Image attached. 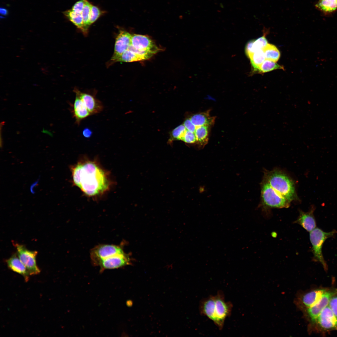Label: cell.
<instances>
[{"label":"cell","mask_w":337,"mask_h":337,"mask_svg":"<svg viewBox=\"0 0 337 337\" xmlns=\"http://www.w3.org/2000/svg\"><path fill=\"white\" fill-rule=\"evenodd\" d=\"M150 58L149 56L139 54L128 49L116 60L115 62H130L145 60Z\"/></svg>","instance_id":"obj_22"},{"label":"cell","mask_w":337,"mask_h":337,"mask_svg":"<svg viewBox=\"0 0 337 337\" xmlns=\"http://www.w3.org/2000/svg\"><path fill=\"white\" fill-rule=\"evenodd\" d=\"M86 0H80L76 2L73 6L71 10L74 12L81 14Z\"/></svg>","instance_id":"obj_31"},{"label":"cell","mask_w":337,"mask_h":337,"mask_svg":"<svg viewBox=\"0 0 337 337\" xmlns=\"http://www.w3.org/2000/svg\"><path fill=\"white\" fill-rule=\"evenodd\" d=\"M64 13L65 15L77 28L80 29L85 34H87V32L85 28L81 13H76L71 10L66 11L64 12Z\"/></svg>","instance_id":"obj_23"},{"label":"cell","mask_w":337,"mask_h":337,"mask_svg":"<svg viewBox=\"0 0 337 337\" xmlns=\"http://www.w3.org/2000/svg\"><path fill=\"white\" fill-rule=\"evenodd\" d=\"M183 125L187 130L194 133L196 127L192 123L189 118L186 119L184 122Z\"/></svg>","instance_id":"obj_33"},{"label":"cell","mask_w":337,"mask_h":337,"mask_svg":"<svg viewBox=\"0 0 337 337\" xmlns=\"http://www.w3.org/2000/svg\"><path fill=\"white\" fill-rule=\"evenodd\" d=\"M210 126H203L196 127L194 132L196 139V144L198 148L202 149L207 144L209 139Z\"/></svg>","instance_id":"obj_21"},{"label":"cell","mask_w":337,"mask_h":337,"mask_svg":"<svg viewBox=\"0 0 337 337\" xmlns=\"http://www.w3.org/2000/svg\"><path fill=\"white\" fill-rule=\"evenodd\" d=\"M337 293V291L326 290L320 300L316 303L302 310L308 318L310 325L316 324L318 317L323 310L328 305L332 297Z\"/></svg>","instance_id":"obj_8"},{"label":"cell","mask_w":337,"mask_h":337,"mask_svg":"<svg viewBox=\"0 0 337 337\" xmlns=\"http://www.w3.org/2000/svg\"><path fill=\"white\" fill-rule=\"evenodd\" d=\"M315 207L312 206L307 212L299 210V215L294 223L300 225L308 232H310L316 228V222L314 215Z\"/></svg>","instance_id":"obj_15"},{"label":"cell","mask_w":337,"mask_h":337,"mask_svg":"<svg viewBox=\"0 0 337 337\" xmlns=\"http://www.w3.org/2000/svg\"><path fill=\"white\" fill-rule=\"evenodd\" d=\"M249 59L252 68V72H259L261 66L266 59L262 50L255 52Z\"/></svg>","instance_id":"obj_24"},{"label":"cell","mask_w":337,"mask_h":337,"mask_svg":"<svg viewBox=\"0 0 337 337\" xmlns=\"http://www.w3.org/2000/svg\"><path fill=\"white\" fill-rule=\"evenodd\" d=\"M83 134L85 137H89L91 135L92 132L89 129H85L83 131Z\"/></svg>","instance_id":"obj_34"},{"label":"cell","mask_w":337,"mask_h":337,"mask_svg":"<svg viewBox=\"0 0 337 337\" xmlns=\"http://www.w3.org/2000/svg\"><path fill=\"white\" fill-rule=\"evenodd\" d=\"M215 297L216 318L215 324L219 330H222L226 319L229 317L231 314L233 305L231 302L225 301L224 294L221 290L217 292Z\"/></svg>","instance_id":"obj_6"},{"label":"cell","mask_w":337,"mask_h":337,"mask_svg":"<svg viewBox=\"0 0 337 337\" xmlns=\"http://www.w3.org/2000/svg\"><path fill=\"white\" fill-rule=\"evenodd\" d=\"M132 35L126 31H120L115 39L114 51L110 61L111 64L115 62L116 60L128 49L131 45Z\"/></svg>","instance_id":"obj_12"},{"label":"cell","mask_w":337,"mask_h":337,"mask_svg":"<svg viewBox=\"0 0 337 337\" xmlns=\"http://www.w3.org/2000/svg\"><path fill=\"white\" fill-rule=\"evenodd\" d=\"M74 91L76 95L81 100L91 115L98 113L103 110L102 103L96 98L94 95L81 92L76 88Z\"/></svg>","instance_id":"obj_14"},{"label":"cell","mask_w":337,"mask_h":337,"mask_svg":"<svg viewBox=\"0 0 337 337\" xmlns=\"http://www.w3.org/2000/svg\"><path fill=\"white\" fill-rule=\"evenodd\" d=\"M215 305V296L210 295L208 297L201 300L199 306L200 314L212 320L214 324L216 322Z\"/></svg>","instance_id":"obj_16"},{"label":"cell","mask_w":337,"mask_h":337,"mask_svg":"<svg viewBox=\"0 0 337 337\" xmlns=\"http://www.w3.org/2000/svg\"><path fill=\"white\" fill-rule=\"evenodd\" d=\"M328 305L337 317V293L334 295L330 301Z\"/></svg>","instance_id":"obj_32"},{"label":"cell","mask_w":337,"mask_h":337,"mask_svg":"<svg viewBox=\"0 0 337 337\" xmlns=\"http://www.w3.org/2000/svg\"><path fill=\"white\" fill-rule=\"evenodd\" d=\"M131 46L139 51L149 52L154 55L160 50L155 42L145 35L136 34L132 35Z\"/></svg>","instance_id":"obj_9"},{"label":"cell","mask_w":337,"mask_h":337,"mask_svg":"<svg viewBox=\"0 0 337 337\" xmlns=\"http://www.w3.org/2000/svg\"><path fill=\"white\" fill-rule=\"evenodd\" d=\"M263 179L277 193L290 202L297 198L294 182L284 173L273 170L265 172Z\"/></svg>","instance_id":"obj_2"},{"label":"cell","mask_w":337,"mask_h":337,"mask_svg":"<svg viewBox=\"0 0 337 337\" xmlns=\"http://www.w3.org/2000/svg\"><path fill=\"white\" fill-rule=\"evenodd\" d=\"M0 13L3 15H6L7 14V11L5 8H1L0 9Z\"/></svg>","instance_id":"obj_35"},{"label":"cell","mask_w":337,"mask_h":337,"mask_svg":"<svg viewBox=\"0 0 337 337\" xmlns=\"http://www.w3.org/2000/svg\"><path fill=\"white\" fill-rule=\"evenodd\" d=\"M261 186L262 203L265 207L283 208L289 207L291 202L277 193L264 179Z\"/></svg>","instance_id":"obj_4"},{"label":"cell","mask_w":337,"mask_h":337,"mask_svg":"<svg viewBox=\"0 0 337 337\" xmlns=\"http://www.w3.org/2000/svg\"><path fill=\"white\" fill-rule=\"evenodd\" d=\"M187 129L183 125H180L172 131L171 138L173 140H182Z\"/></svg>","instance_id":"obj_28"},{"label":"cell","mask_w":337,"mask_h":337,"mask_svg":"<svg viewBox=\"0 0 337 337\" xmlns=\"http://www.w3.org/2000/svg\"><path fill=\"white\" fill-rule=\"evenodd\" d=\"M124 252L122 247L120 246L100 244L95 246L91 250L90 257L93 265L97 266L101 260Z\"/></svg>","instance_id":"obj_7"},{"label":"cell","mask_w":337,"mask_h":337,"mask_svg":"<svg viewBox=\"0 0 337 337\" xmlns=\"http://www.w3.org/2000/svg\"><path fill=\"white\" fill-rule=\"evenodd\" d=\"M182 140L188 144H196V139L194 133L187 130Z\"/></svg>","instance_id":"obj_30"},{"label":"cell","mask_w":337,"mask_h":337,"mask_svg":"<svg viewBox=\"0 0 337 337\" xmlns=\"http://www.w3.org/2000/svg\"><path fill=\"white\" fill-rule=\"evenodd\" d=\"M316 324L325 330H337V317L328 305L318 317Z\"/></svg>","instance_id":"obj_13"},{"label":"cell","mask_w":337,"mask_h":337,"mask_svg":"<svg viewBox=\"0 0 337 337\" xmlns=\"http://www.w3.org/2000/svg\"><path fill=\"white\" fill-rule=\"evenodd\" d=\"M71 105V112L77 125H79L82 120L91 115L81 100L77 95H76L74 102Z\"/></svg>","instance_id":"obj_17"},{"label":"cell","mask_w":337,"mask_h":337,"mask_svg":"<svg viewBox=\"0 0 337 337\" xmlns=\"http://www.w3.org/2000/svg\"><path fill=\"white\" fill-rule=\"evenodd\" d=\"M91 5V4L86 0L81 13L83 18L84 25L86 30L87 32L88 27L90 26L89 19Z\"/></svg>","instance_id":"obj_27"},{"label":"cell","mask_w":337,"mask_h":337,"mask_svg":"<svg viewBox=\"0 0 337 337\" xmlns=\"http://www.w3.org/2000/svg\"><path fill=\"white\" fill-rule=\"evenodd\" d=\"M326 291L325 289H315L300 295L295 300V305L302 311L310 307L320 300Z\"/></svg>","instance_id":"obj_11"},{"label":"cell","mask_w":337,"mask_h":337,"mask_svg":"<svg viewBox=\"0 0 337 337\" xmlns=\"http://www.w3.org/2000/svg\"><path fill=\"white\" fill-rule=\"evenodd\" d=\"M130 264L129 257L124 252L101 260L97 266L100 267L101 272L105 270L118 268Z\"/></svg>","instance_id":"obj_10"},{"label":"cell","mask_w":337,"mask_h":337,"mask_svg":"<svg viewBox=\"0 0 337 337\" xmlns=\"http://www.w3.org/2000/svg\"><path fill=\"white\" fill-rule=\"evenodd\" d=\"M210 110L193 115L189 119L196 127L208 126L211 127L214 123L215 118L210 115Z\"/></svg>","instance_id":"obj_19"},{"label":"cell","mask_w":337,"mask_h":337,"mask_svg":"<svg viewBox=\"0 0 337 337\" xmlns=\"http://www.w3.org/2000/svg\"><path fill=\"white\" fill-rule=\"evenodd\" d=\"M315 7L325 15H329L337 10V0H318Z\"/></svg>","instance_id":"obj_20"},{"label":"cell","mask_w":337,"mask_h":337,"mask_svg":"<svg viewBox=\"0 0 337 337\" xmlns=\"http://www.w3.org/2000/svg\"><path fill=\"white\" fill-rule=\"evenodd\" d=\"M262 50L266 59L276 62L279 59L280 56V52L275 45L268 43Z\"/></svg>","instance_id":"obj_25"},{"label":"cell","mask_w":337,"mask_h":337,"mask_svg":"<svg viewBox=\"0 0 337 337\" xmlns=\"http://www.w3.org/2000/svg\"><path fill=\"white\" fill-rule=\"evenodd\" d=\"M71 170L73 183L88 196L101 195L110 187L107 173L94 162L79 163L72 167Z\"/></svg>","instance_id":"obj_1"},{"label":"cell","mask_w":337,"mask_h":337,"mask_svg":"<svg viewBox=\"0 0 337 337\" xmlns=\"http://www.w3.org/2000/svg\"><path fill=\"white\" fill-rule=\"evenodd\" d=\"M336 232L335 230L326 232L317 227L310 232V238L313 255L312 260L320 263L325 270H327V266L322 254L323 245L326 239L333 236Z\"/></svg>","instance_id":"obj_3"},{"label":"cell","mask_w":337,"mask_h":337,"mask_svg":"<svg viewBox=\"0 0 337 337\" xmlns=\"http://www.w3.org/2000/svg\"><path fill=\"white\" fill-rule=\"evenodd\" d=\"M278 69L284 70L282 66L276 62L265 59L261 66L259 73L267 72Z\"/></svg>","instance_id":"obj_26"},{"label":"cell","mask_w":337,"mask_h":337,"mask_svg":"<svg viewBox=\"0 0 337 337\" xmlns=\"http://www.w3.org/2000/svg\"><path fill=\"white\" fill-rule=\"evenodd\" d=\"M6 262L9 269L22 275L25 282L28 281L30 275L26 266L20 260L17 253L13 254L6 260Z\"/></svg>","instance_id":"obj_18"},{"label":"cell","mask_w":337,"mask_h":337,"mask_svg":"<svg viewBox=\"0 0 337 337\" xmlns=\"http://www.w3.org/2000/svg\"><path fill=\"white\" fill-rule=\"evenodd\" d=\"M20 260L26 266L30 276L40 273V270L37 266L36 260L37 252L27 249L23 245L12 242Z\"/></svg>","instance_id":"obj_5"},{"label":"cell","mask_w":337,"mask_h":337,"mask_svg":"<svg viewBox=\"0 0 337 337\" xmlns=\"http://www.w3.org/2000/svg\"><path fill=\"white\" fill-rule=\"evenodd\" d=\"M101 14L100 11L96 6L91 5L89 19L90 25L95 22Z\"/></svg>","instance_id":"obj_29"}]
</instances>
